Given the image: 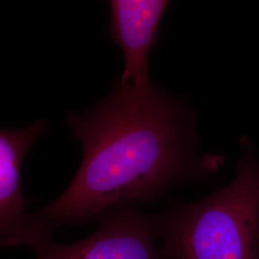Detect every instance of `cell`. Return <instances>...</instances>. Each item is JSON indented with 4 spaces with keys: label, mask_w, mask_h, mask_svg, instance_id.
Instances as JSON below:
<instances>
[{
    "label": "cell",
    "mask_w": 259,
    "mask_h": 259,
    "mask_svg": "<svg viewBox=\"0 0 259 259\" xmlns=\"http://www.w3.org/2000/svg\"><path fill=\"white\" fill-rule=\"evenodd\" d=\"M170 2L164 0H111L110 36L122 50L124 69L119 82L149 85L151 50L157 42L160 21Z\"/></svg>",
    "instance_id": "5"
},
{
    "label": "cell",
    "mask_w": 259,
    "mask_h": 259,
    "mask_svg": "<svg viewBox=\"0 0 259 259\" xmlns=\"http://www.w3.org/2000/svg\"><path fill=\"white\" fill-rule=\"evenodd\" d=\"M229 185L158 215V259H259V164L250 139Z\"/></svg>",
    "instance_id": "2"
},
{
    "label": "cell",
    "mask_w": 259,
    "mask_h": 259,
    "mask_svg": "<svg viewBox=\"0 0 259 259\" xmlns=\"http://www.w3.org/2000/svg\"><path fill=\"white\" fill-rule=\"evenodd\" d=\"M96 232L72 244L47 240L35 249L37 259H158V215L142 212L138 204L118 205L100 219Z\"/></svg>",
    "instance_id": "3"
},
{
    "label": "cell",
    "mask_w": 259,
    "mask_h": 259,
    "mask_svg": "<svg viewBox=\"0 0 259 259\" xmlns=\"http://www.w3.org/2000/svg\"><path fill=\"white\" fill-rule=\"evenodd\" d=\"M194 119L154 83L116 82L110 95L66 123L83 145L72 183L53 202L31 215L51 235L60 226L101 219L126 204H151L177 183L208 175L221 157L195 156Z\"/></svg>",
    "instance_id": "1"
},
{
    "label": "cell",
    "mask_w": 259,
    "mask_h": 259,
    "mask_svg": "<svg viewBox=\"0 0 259 259\" xmlns=\"http://www.w3.org/2000/svg\"><path fill=\"white\" fill-rule=\"evenodd\" d=\"M46 131L42 120L22 129L0 132V242L3 246L26 245L35 250L50 238L37 232L25 212L21 167L31 146Z\"/></svg>",
    "instance_id": "4"
}]
</instances>
